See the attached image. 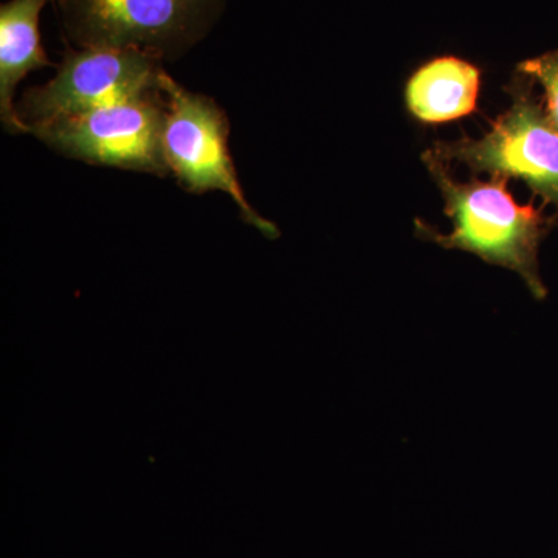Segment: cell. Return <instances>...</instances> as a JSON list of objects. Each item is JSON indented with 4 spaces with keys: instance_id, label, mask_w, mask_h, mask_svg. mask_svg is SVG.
Listing matches in <instances>:
<instances>
[{
    "instance_id": "6da1fadb",
    "label": "cell",
    "mask_w": 558,
    "mask_h": 558,
    "mask_svg": "<svg viewBox=\"0 0 558 558\" xmlns=\"http://www.w3.org/2000/svg\"><path fill=\"white\" fill-rule=\"evenodd\" d=\"M422 160L442 194L444 211L453 222V231L442 234L417 219V236L515 271L535 299L545 300L548 290L539 277L538 250L556 219L546 218L532 205L517 204L508 190V175L462 183L451 178L447 163L427 150Z\"/></svg>"
},
{
    "instance_id": "7a4b0ae2",
    "label": "cell",
    "mask_w": 558,
    "mask_h": 558,
    "mask_svg": "<svg viewBox=\"0 0 558 558\" xmlns=\"http://www.w3.org/2000/svg\"><path fill=\"white\" fill-rule=\"evenodd\" d=\"M78 49H140L174 60L218 24L226 0H54Z\"/></svg>"
},
{
    "instance_id": "3957f363",
    "label": "cell",
    "mask_w": 558,
    "mask_h": 558,
    "mask_svg": "<svg viewBox=\"0 0 558 558\" xmlns=\"http://www.w3.org/2000/svg\"><path fill=\"white\" fill-rule=\"evenodd\" d=\"M534 84L517 70L506 87L512 105L484 137L436 142L427 153L444 163L468 165L472 172L521 179L558 213V130L535 95Z\"/></svg>"
},
{
    "instance_id": "277c9868",
    "label": "cell",
    "mask_w": 558,
    "mask_h": 558,
    "mask_svg": "<svg viewBox=\"0 0 558 558\" xmlns=\"http://www.w3.org/2000/svg\"><path fill=\"white\" fill-rule=\"evenodd\" d=\"M165 97L163 156L168 171L190 193L222 191L240 208L241 218L267 240H278L281 231L260 218L248 204L230 153V121L218 102L194 94L161 73Z\"/></svg>"
},
{
    "instance_id": "5b68a950",
    "label": "cell",
    "mask_w": 558,
    "mask_h": 558,
    "mask_svg": "<svg viewBox=\"0 0 558 558\" xmlns=\"http://www.w3.org/2000/svg\"><path fill=\"white\" fill-rule=\"evenodd\" d=\"M163 61L140 49H68L54 78L25 92L17 117L32 134L61 117L159 94Z\"/></svg>"
},
{
    "instance_id": "8992f818",
    "label": "cell",
    "mask_w": 558,
    "mask_h": 558,
    "mask_svg": "<svg viewBox=\"0 0 558 558\" xmlns=\"http://www.w3.org/2000/svg\"><path fill=\"white\" fill-rule=\"evenodd\" d=\"M165 97L145 95L61 117L32 131L70 159L121 170L170 174L163 156Z\"/></svg>"
},
{
    "instance_id": "52a82bcc",
    "label": "cell",
    "mask_w": 558,
    "mask_h": 558,
    "mask_svg": "<svg viewBox=\"0 0 558 558\" xmlns=\"http://www.w3.org/2000/svg\"><path fill=\"white\" fill-rule=\"evenodd\" d=\"M54 0H9L0 5V116L11 134H28L14 109V90L35 70L50 65L40 44V11Z\"/></svg>"
},
{
    "instance_id": "ba28073f",
    "label": "cell",
    "mask_w": 558,
    "mask_h": 558,
    "mask_svg": "<svg viewBox=\"0 0 558 558\" xmlns=\"http://www.w3.org/2000/svg\"><path fill=\"white\" fill-rule=\"evenodd\" d=\"M481 70L458 57L433 58L407 81L405 105L424 124H440L475 112Z\"/></svg>"
},
{
    "instance_id": "9c48e42d",
    "label": "cell",
    "mask_w": 558,
    "mask_h": 558,
    "mask_svg": "<svg viewBox=\"0 0 558 558\" xmlns=\"http://www.w3.org/2000/svg\"><path fill=\"white\" fill-rule=\"evenodd\" d=\"M517 70L543 87L545 90L543 102L548 110L550 121L558 130V49L529 58L520 62Z\"/></svg>"
}]
</instances>
